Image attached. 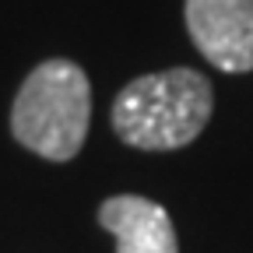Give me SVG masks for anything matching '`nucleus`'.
I'll list each match as a JSON object with an SVG mask.
<instances>
[{"label":"nucleus","mask_w":253,"mask_h":253,"mask_svg":"<svg viewBox=\"0 0 253 253\" xmlns=\"http://www.w3.org/2000/svg\"><path fill=\"white\" fill-rule=\"evenodd\" d=\"M214 109V88L201 71L169 67L126 81L113 99V130L141 151H176L197 141Z\"/></svg>","instance_id":"f257e3e1"},{"label":"nucleus","mask_w":253,"mask_h":253,"mask_svg":"<svg viewBox=\"0 0 253 253\" xmlns=\"http://www.w3.org/2000/svg\"><path fill=\"white\" fill-rule=\"evenodd\" d=\"M91 123V84L74 60H42L11 106V134L21 148L49 162H71L84 148Z\"/></svg>","instance_id":"f03ea898"},{"label":"nucleus","mask_w":253,"mask_h":253,"mask_svg":"<svg viewBox=\"0 0 253 253\" xmlns=\"http://www.w3.org/2000/svg\"><path fill=\"white\" fill-rule=\"evenodd\" d=\"M186 32L211 67L253 71V0H186Z\"/></svg>","instance_id":"7ed1b4c3"},{"label":"nucleus","mask_w":253,"mask_h":253,"mask_svg":"<svg viewBox=\"0 0 253 253\" xmlns=\"http://www.w3.org/2000/svg\"><path fill=\"white\" fill-rule=\"evenodd\" d=\"M99 225L116 239V253H179L172 218L141 194H116L99 204Z\"/></svg>","instance_id":"20e7f679"}]
</instances>
